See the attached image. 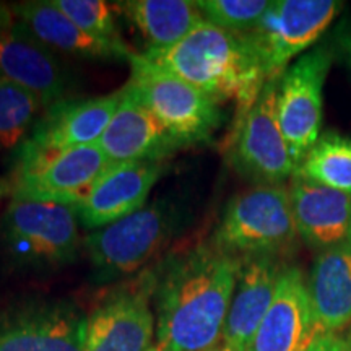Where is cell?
Returning <instances> with one entry per match:
<instances>
[{
    "label": "cell",
    "mask_w": 351,
    "mask_h": 351,
    "mask_svg": "<svg viewBox=\"0 0 351 351\" xmlns=\"http://www.w3.org/2000/svg\"><path fill=\"white\" fill-rule=\"evenodd\" d=\"M243 258L213 243L169 256L153 270L155 339L161 351H207L223 341Z\"/></svg>",
    "instance_id": "1"
},
{
    "label": "cell",
    "mask_w": 351,
    "mask_h": 351,
    "mask_svg": "<svg viewBox=\"0 0 351 351\" xmlns=\"http://www.w3.org/2000/svg\"><path fill=\"white\" fill-rule=\"evenodd\" d=\"M142 54L217 103L234 101V121L251 109L269 80L244 34L226 32L208 21H202L168 49L143 51Z\"/></svg>",
    "instance_id": "2"
},
{
    "label": "cell",
    "mask_w": 351,
    "mask_h": 351,
    "mask_svg": "<svg viewBox=\"0 0 351 351\" xmlns=\"http://www.w3.org/2000/svg\"><path fill=\"white\" fill-rule=\"evenodd\" d=\"M298 236L288 187L256 184L230 200L212 243L241 258L280 257L295 247Z\"/></svg>",
    "instance_id": "3"
},
{
    "label": "cell",
    "mask_w": 351,
    "mask_h": 351,
    "mask_svg": "<svg viewBox=\"0 0 351 351\" xmlns=\"http://www.w3.org/2000/svg\"><path fill=\"white\" fill-rule=\"evenodd\" d=\"M80 219L70 204L12 199L0 223L5 251L21 267L56 269L77 261Z\"/></svg>",
    "instance_id": "4"
},
{
    "label": "cell",
    "mask_w": 351,
    "mask_h": 351,
    "mask_svg": "<svg viewBox=\"0 0 351 351\" xmlns=\"http://www.w3.org/2000/svg\"><path fill=\"white\" fill-rule=\"evenodd\" d=\"M173 202L156 200L138 212L90 231L83 239L98 282H109L138 271L173 239L179 223Z\"/></svg>",
    "instance_id": "5"
},
{
    "label": "cell",
    "mask_w": 351,
    "mask_h": 351,
    "mask_svg": "<svg viewBox=\"0 0 351 351\" xmlns=\"http://www.w3.org/2000/svg\"><path fill=\"white\" fill-rule=\"evenodd\" d=\"M129 65L127 85L184 148L208 142L221 127V104L199 88L153 64L142 52H135Z\"/></svg>",
    "instance_id": "6"
},
{
    "label": "cell",
    "mask_w": 351,
    "mask_h": 351,
    "mask_svg": "<svg viewBox=\"0 0 351 351\" xmlns=\"http://www.w3.org/2000/svg\"><path fill=\"white\" fill-rule=\"evenodd\" d=\"M108 168L98 143L62 152H38L20 145L10 181L12 199L75 205Z\"/></svg>",
    "instance_id": "7"
},
{
    "label": "cell",
    "mask_w": 351,
    "mask_h": 351,
    "mask_svg": "<svg viewBox=\"0 0 351 351\" xmlns=\"http://www.w3.org/2000/svg\"><path fill=\"white\" fill-rule=\"evenodd\" d=\"M278 82L280 77L265 82L251 109L234 121L228 138L231 166L254 186H283L296 173L276 116Z\"/></svg>",
    "instance_id": "8"
},
{
    "label": "cell",
    "mask_w": 351,
    "mask_h": 351,
    "mask_svg": "<svg viewBox=\"0 0 351 351\" xmlns=\"http://www.w3.org/2000/svg\"><path fill=\"white\" fill-rule=\"evenodd\" d=\"M335 0H276L258 23L243 33L267 78L282 77L295 57L309 49L341 10Z\"/></svg>",
    "instance_id": "9"
},
{
    "label": "cell",
    "mask_w": 351,
    "mask_h": 351,
    "mask_svg": "<svg viewBox=\"0 0 351 351\" xmlns=\"http://www.w3.org/2000/svg\"><path fill=\"white\" fill-rule=\"evenodd\" d=\"M332 59L330 47L317 46L280 77L276 116L296 168L320 137L324 85Z\"/></svg>",
    "instance_id": "10"
},
{
    "label": "cell",
    "mask_w": 351,
    "mask_h": 351,
    "mask_svg": "<svg viewBox=\"0 0 351 351\" xmlns=\"http://www.w3.org/2000/svg\"><path fill=\"white\" fill-rule=\"evenodd\" d=\"M153 270L108 295L86 317L83 351H150L156 322Z\"/></svg>",
    "instance_id": "11"
},
{
    "label": "cell",
    "mask_w": 351,
    "mask_h": 351,
    "mask_svg": "<svg viewBox=\"0 0 351 351\" xmlns=\"http://www.w3.org/2000/svg\"><path fill=\"white\" fill-rule=\"evenodd\" d=\"M85 326L67 301L21 302L0 313V351H83Z\"/></svg>",
    "instance_id": "12"
},
{
    "label": "cell",
    "mask_w": 351,
    "mask_h": 351,
    "mask_svg": "<svg viewBox=\"0 0 351 351\" xmlns=\"http://www.w3.org/2000/svg\"><path fill=\"white\" fill-rule=\"evenodd\" d=\"M0 78L32 90L44 109L67 98L69 75L62 64L7 3H0Z\"/></svg>",
    "instance_id": "13"
},
{
    "label": "cell",
    "mask_w": 351,
    "mask_h": 351,
    "mask_svg": "<svg viewBox=\"0 0 351 351\" xmlns=\"http://www.w3.org/2000/svg\"><path fill=\"white\" fill-rule=\"evenodd\" d=\"M165 173V161L108 165L91 184L77 210L82 228L96 231L138 212Z\"/></svg>",
    "instance_id": "14"
},
{
    "label": "cell",
    "mask_w": 351,
    "mask_h": 351,
    "mask_svg": "<svg viewBox=\"0 0 351 351\" xmlns=\"http://www.w3.org/2000/svg\"><path fill=\"white\" fill-rule=\"evenodd\" d=\"M122 88L93 98H64L44 109L34 124L26 148L62 152L99 142L119 106Z\"/></svg>",
    "instance_id": "15"
},
{
    "label": "cell",
    "mask_w": 351,
    "mask_h": 351,
    "mask_svg": "<svg viewBox=\"0 0 351 351\" xmlns=\"http://www.w3.org/2000/svg\"><path fill=\"white\" fill-rule=\"evenodd\" d=\"M98 145L108 165L165 161L184 148L127 83L122 86L119 106Z\"/></svg>",
    "instance_id": "16"
},
{
    "label": "cell",
    "mask_w": 351,
    "mask_h": 351,
    "mask_svg": "<svg viewBox=\"0 0 351 351\" xmlns=\"http://www.w3.org/2000/svg\"><path fill=\"white\" fill-rule=\"evenodd\" d=\"M315 333L304 275L298 267H285L247 351H306Z\"/></svg>",
    "instance_id": "17"
},
{
    "label": "cell",
    "mask_w": 351,
    "mask_h": 351,
    "mask_svg": "<svg viewBox=\"0 0 351 351\" xmlns=\"http://www.w3.org/2000/svg\"><path fill=\"white\" fill-rule=\"evenodd\" d=\"M289 199L298 234L309 247L326 251L351 239V195L293 174Z\"/></svg>",
    "instance_id": "18"
},
{
    "label": "cell",
    "mask_w": 351,
    "mask_h": 351,
    "mask_svg": "<svg viewBox=\"0 0 351 351\" xmlns=\"http://www.w3.org/2000/svg\"><path fill=\"white\" fill-rule=\"evenodd\" d=\"M285 265L278 256L244 257L223 330V345L247 351L275 298Z\"/></svg>",
    "instance_id": "19"
},
{
    "label": "cell",
    "mask_w": 351,
    "mask_h": 351,
    "mask_svg": "<svg viewBox=\"0 0 351 351\" xmlns=\"http://www.w3.org/2000/svg\"><path fill=\"white\" fill-rule=\"evenodd\" d=\"M28 29L52 52L95 60H127L135 54L129 44H117L98 39L83 32L52 0H26L10 3Z\"/></svg>",
    "instance_id": "20"
},
{
    "label": "cell",
    "mask_w": 351,
    "mask_h": 351,
    "mask_svg": "<svg viewBox=\"0 0 351 351\" xmlns=\"http://www.w3.org/2000/svg\"><path fill=\"white\" fill-rule=\"evenodd\" d=\"M317 333H339L351 326V239L315 257L307 280Z\"/></svg>",
    "instance_id": "21"
},
{
    "label": "cell",
    "mask_w": 351,
    "mask_h": 351,
    "mask_svg": "<svg viewBox=\"0 0 351 351\" xmlns=\"http://www.w3.org/2000/svg\"><path fill=\"white\" fill-rule=\"evenodd\" d=\"M116 5L142 34L145 51L168 49L205 21L195 2L189 0H125Z\"/></svg>",
    "instance_id": "22"
},
{
    "label": "cell",
    "mask_w": 351,
    "mask_h": 351,
    "mask_svg": "<svg viewBox=\"0 0 351 351\" xmlns=\"http://www.w3.org/2000/svg\"><path fill=\"white\" fill-rule=\"evenodd\" d=\"M296 174L351 195V138L332 130L320 134Z\"/></svg>",
    "instance_id": "23"
},
{
    "label": "cell",
    "mask_w": 351,
    "mask_h": 351,
    "mask_svg": "<svg viewBox=\"0 0 351 351\" xmlns=\"http://www.w3.org/2000/svg\"><path fill=\"white\" fill-rule=\"evenodd\" d=\"M43 111L36 93L0 78V150H16L29 137Z\"/></svg>",
    "instance_id": "24"
},
{
    "label": "cell",
    "mask_w": 351,
    "mask_h": 351,
    "mask_svg": "<svg viewBox=\"0 0 351 351\" xmlns=\"http://www.w3.org/2000/svg\"><path fill=\"white\" fill-rule=\"evenodd\" d=\"M83 32L103 41L125 44L119 29V8L104 0H52Z\"/></svg>",
    "instance_id": "25"
},
{
    "label": "cell",
    "mask_w": 351,
    "mask_h": 351,
    "mask_svg": "<svg viewBox=\"0 0 351 351\" xmlns=\"http://www.w3.org/2000/svg\"><path fill=\"white\" fill-rule=\"evenodd\" d=\"M205 21L231 33H247L270 7L267 0H197Z\"/></svg>",
    "instance_id": "26"
},
{
    "label": "cell",
    "mask_w": 351,
    "mask_h": 351,
    "mask_svg": "<svg viewBox=\"0 0 351 351\" xmlns=\"http://www.w3.org/2000/svg\"><path fill=\"white\" fill-rule=\"evenodd\" d=\"M306 351H348V346L340 333H315Z\"/></svg>",
    "instance_id": "27"
},
{
    "label": "cell",
    "mask_w": 351,
    "mask_h": 351,
    "mask_svg": "<svg viewBox=\"0 0 351 351\" xmlns=\"http://www.w3.org/2000/svg\"><path fill=\"white\" fill-rule=\"evenodd\" d=\"M348 328H350V330L345 335V340H346V346H348V351H351V326Z\"/></svg>",
    "instance_id": "28"
},
{
    "label": "cell",
    "mask_w": 351,
    "mask_h": 351,
    "mask_svg": "<svg viewBox=\"0 0 351 351\" xmlns=\"http://www.w3.org/2000/svg\"><path fill=\"white\" fill-rule=\"evenodd\" d=\"M207 351H234V350H231V348H228V346H219V348H217V346H215V348H212V350H207Z\"/></svg>",
    "instance_id": "29"
},
{
    "label": "cell",
    "mask_w": 351,
    "mask_h": 351,
    "mask_svg": "<svg viewBox=\"0 0 351 351\" xmlns=\"http://www.w3.org/2000/svg\"><path fill=\"white\" fill-rule=\"evenodd\" d=\"M348 49H350V54H351V34H350V38H348Z\"/></svg>",
    "instance_id": "30"
}]
</instances>
